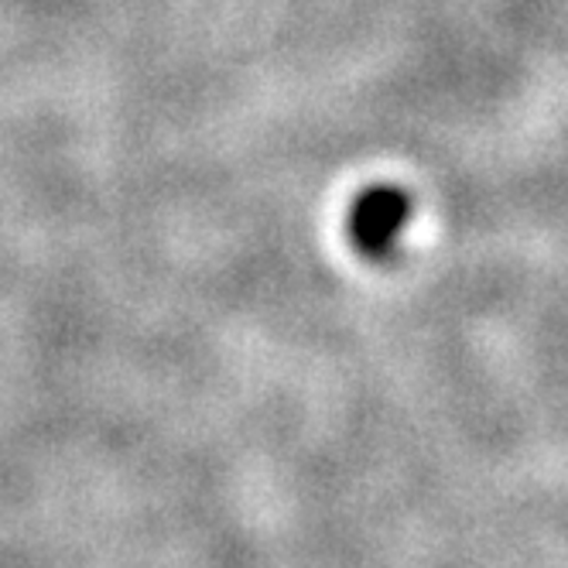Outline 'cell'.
I'll return each instance as SVG.
<instances>
[{
  "label": "cell",
  "mask_w": 568,
  "mask_h": 568,
  "mask_svg": "<svg viewBox=\"0 0 568 568\" xmlns=\"http://www.w3.org/2000/svg\"><path fill=\"white\" fill-rule=\"evenodd\" d=\"M412 220V195L394 185H377L363 192L349 216V233L363 257L381 261L394 251L404 226Z\"/></svg>",
  "instance_id": "6da1fadb"
}]
</instances>
